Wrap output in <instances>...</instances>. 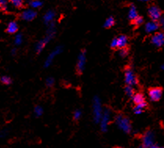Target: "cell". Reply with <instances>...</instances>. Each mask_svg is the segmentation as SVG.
<instances>
[{
    "mask_svg": "<svg viewBox=\"0 0 164 148\" xmlns=\"http://www.w3.org/2000/svg\"><path fill=\"white\" fill-rule=\"evenodd\" d=\"M117 39V47L118 49H120L122 48H124L126 46H127V41L128 38L126 35H124V34H121L119 35Z\"/></svg>",
    "mask_w": 164,
    "mask_h": 148,
    "instance_id": "obj_13",
    "label": "cell"
},
{
    "mask_svg": "<svg viewBox=\"0 0 164 148\" xmlns=\"http://www.w3.org/2000/svg\"><path fill=\"white\" fill-rule=\"evenodd\" d=\"M162 87L160 86H155V87H150L148 90L149 97L151 98V100L152 101H159L162 97L163 95Z\"/></svg>",
    "mask_w": 164,
    "mask_h": 148,
    "instance_id": "obj_6",
    "label": "cell"
},
{
    "mask_svg": "<svg viewBox=\"0 0 164 148\" xmlns=\"http://www.w3.org/2000/svg\"><path fill=\"white\" fill-rule=\"evenodd\" d=\"M116 123L121 129H123L125 133H129L131 130V122L127 117L123 114H119L116 117Z\"/></svg>",
    "mask_w": 164,
    "mask_h": 148,
    "instance_id": "obj_3",
    "label": "cell"
},
{
    "mask_svg": "<svg viewBox=\"0 0 164 148\" xmlns=\"http://www.w3.org/2000/svg\"><path fill=\"white\" fill-rule=\"evenodd\" d=\"M10 2L13 7L17 9H21L24 6V0H10Z\"/></svg>",
    "mask_w": 164,
    "mask_h": 148,
    "instance_id": "obj_21",
    "label": "cell"
},
{
    "mask_svg": "<svg viewBox=\"0 0 164 148\" xmlns=\"http://www.w3.org/2000/svg\"><path fill=\"white\" fill-rule=\"evenodd\" d=\"M10 53L12 56H16V54H17V49H16V48H13V49H11Z\"/></svg>",
    "mask_w": 164,
    "mask_h": 148,
    "instance_id": "obj_34",
    "label": "cell"
},
{
    "mask_svg": "<svg viewBox=\"0 0 164 148\" xmlns=\"http://www.w3.org/2000/svg\"><path fill=\"white\" fill-rule=\"evenodd\" d=\"M86 50L82 49L80 52L79 57H78V62L76 65V72L79 75H82L83 71H84L85 65H86Z\"/></svg>",
    "mask_w": 164,
    "mask_h": 148,
    "instance_id": "obj_5",
    "label": "cell"
},
{
    "mask_svg": "<svg viewBox=\"0 0 164 148\" xmlns=\"http://www.w3.org/2000/svg\"><path fill=\"white\" fill-rule=\"evenodd\" d=\"M34 114L36 117H40L43 114V107H40V106H36L34 109Z\"/></svg>",
    "mask_w": 164,
    "mask_h": 148,
    "instance_id": "obj_26",
    "label": "cell"
},
{
    "mask_svg": "<svg viewBox=\"0 0 164 148\" xmlns=\"http://www.w3.org/2000/svg\"><path fill=\"white\" fill-rule=\"evenodd\" d=\"M125 92L126 94L129 96L130 97H133L134 95V88L132 87V86H129V85H126L125 86Z\"/></svg>",
    "mask_w": 164,
    "mask_h": 148,
    "instance_id": "obj_23",
    "label": "cell"
},
{
    "mask_svg": "<svg viewBox=\"0 0 164 148\" xmlns=\"http://www.w3.org/2000/svg\"><path fill=\"white\" fill-rule=\"evenodd\" d=\"M129 48L128 46H126L124 48L119 49V55L121 57H126L129 55Z\"/></svg>",
    "mask_w": 164,
    "mask_h": 148,
    "instance_id": "obj_24",
    "label": "cell"
},
{
    "mask_svg": "<svg viewBox=\"0 0 164 148\" xmlns=\"http://www.w3.org/2000/svg\"><path fill=\"white\" fill-rule=\"evenodd\" d=\"M125 82L126 85L132 86L139 83L138 76L135 75L132 67L129 65L125 67Z\"/></svg>",
    "mask_w": 164,
    "mask_h": 148,
    "instance_id": "obj_2",
    "label": "cell"
},
{
    "mask_svg": "<svg viewBox=\"0 0 164 148\" xmlns=\"http://www.w3.org/2000/svg\"><path fill=\"white\" fill-rule=\"evenodd\" d=\"M160 24H159V21H151L150 22H148L146 24H145V32L147 33H151L155 31L158 30L160 28Z\"/></svg>",
    "mask_w": 164,
    "mask_h": 148,
    "instance_id": "obj_12",
    "label": "cell"
},
{
    "mask_svg": "<svg viewBox=\"0 0 164 148\" xmlns=\"http://www.w3.org/2000/svg\"><path fill=\"white\" fill-rule=\"evenodd\" d=\"M55 34H56V28H55V26H54V23H52V24H50V27L48 28L47 33H46V35L45 38H43V39H41V40L35 45V50L37 54L40 53L43 51V49L46 46V45L50 42V40L54 38Z\"/></svg>",
    "mask_w": 164,
    "mask_h": 148,
    "instance_id": "obj_1",
    "label": "cell"
},
{
    "mask_svg": "<svg viewBox=\"0 0 164 148\" xmlns=\"http://www.w3.org/2000/svg\"><path fill=\"white\" fill-rule=\"evenodd\" d=\"M111 48H112V49H118V47H117V39H114L112 41V42H111Z\"/></svg>",
    "mask_w": 164,
    "mask_h": 148,
    "instance_id": "obj_32",
    "label": "cell"
},
{
    "mask_svg": "<svg viewBox=\"0 0 164 148\" xmlns=\"http://www.w3.org/2000/svg\"><path fill=\"white\" fill-rule=\"evenodd\" d=\"M81 115H82V112L80 110H76V111L74 112V115L73 118L75 121L79 120V118H81Z\"/></svg>",
    "mask_w": 164,
    "mask_h": 148,
    "instance_id": "obj_29",
    "label": "cell"
},
{
    "mask_svg": "<svg viewBox=\"0 0 164 148\" xmlns=\"http://www.w3.org/2000/svg\"><path fill=\"white\" fill-rule=\"evenodd\" d=\"M54 17H55V13H54V11H48L47 13H46L45 15H44V17H43V19H44V21H45L46 24L50 25V24H52L53 21H54Z\"/></svg>",
    "mask_w": 164,
    "mask_h": 148,
    "instance_id": "obj_15",
    "label": "cell"
},
{
    "mask_svg": "<svg viewBox=\"0 0 164 148\" xmlns=\"http://www.w3.org/2000/svg\"><path fill=\"white\" fill-rule=\"evenodd\" d=\"M7 0H0V10L2 11L7 10Z\"/></svg>",
    "mask_w": 164,
    "mask_h": 148,
    "instance_id": "obj_28",
    "label": "cell"
},
{
    "mask_svg": "<svg viewBox=\"0 0 164 148\" xmlns=\"http://www.w3.org/2000/svg\"><path fill=\"white\" fill-rule=\"evenodd\" d=\"M150 148H164V147H162L158 146V145H156V144H153V145H152V146H151Z\"/></svg>",
    "mask_w": 164,
    "mask_h": 148,
    "instance_id": "obj_36",
    "label": "cell"
},
{
    "mask_svg": "<svg viewBox=\"0 0 164 148\" xmlns=\"http://www.w3.org/2000/svg\"><path fill=\"white\" fill-rule=\"evenodd\" d=\"M148 14H149V17L151 19V21H159V20L163 16V11L157 6L151 5L148 8Z\"/></svg>",
    "mask_w": 164,
    "mask_h": 148,
    "instance_id": "obj_4",
    "label": "cell"
},
{
    "mask_svg": "<svg viewBox=\"0 0 164 148\" xmlns=\"http://www.w3.org/2000/svg\"><path fill=\"white\" fill-rule=\"evenodd\" d=\"M159 24H160V27L162 28L163 30H164V15L161 17L160 20H159Z\"/></svg>",
    "mask_w": 164,
    "mask_h": 148,
    "instance_id": "obj_33",
    "label": "cell"
},
{
    "mask_svg": "<svg viewBox=\"0 0 164 148\" xmlns=\"http://www.w3.org/2000/svg\"><path fill=\"white\" fill-rule=\"evenodd\" d=\"M115 19L113 18V17H108V19L105 21V22H104V28H112V26L115 25Z\"/></svg>",
    "mask_w": 164,
    "mask_h": 148,
    "instance_id": "obj_20",
    "label": "cell"
},
{
    "mask_svg": "<svg viewBox=\"0 0 164 148\" xmlns=\"http://www.w3.org/2000/svg\"><path fill=\"white\" fill-rule=\"evenodd\" d=\"M138 16L139 15H138L136 7H135L134 4H131L130 5V7H129V13H128V17H129V20L130 21H134L135 18H137Z\"/></svg>",
    "mask_w": 164,
    "mask_h": 148,
    "instance_id": "obj_16",
    "label": "cell"
},
{
    "mask_svg": "<svg viewBox=\"0 0 164 148\" xmlns=\"http://www.w3.org/2000/svg\"><path fill=\"white\" fill-rule=\"evenodd\" d=\"M148 106H149L148 103H147L146 101H145V102H143V103H140V104H138V105H136V107H138V108H140V109H141L144 111L145 108H147V107H148Z\"/></svg>",
    "mask_w": 164,
    "mask_h": 148,
    "instance_id": "obj_31",
    "label": "cell"
},
{
    "mask_svg": "<svg viewBox=\"0 0 164 148\" xmlns=\"http://www.w3.org/2000/svg\"><path fill=\"white\" fill-rule=\"evenodd\" d=\"M54 79L53 78L49 77L46 78V85L48 86V87H52V86H54Z\"/></svg>",
    "mask_w": 164,
    "mask_h": 148,
    "instance_id": "obj_30",
    "label": "cell"
},
{
    "mask_svg": "<svg viewBox=\"0 0 164 148\" xmlns=\"http://www.w3.org/2000/svg\"><path fill=\"white\" fill-rule=\"evenodd\" d=\"M37 16V13L35 10H32V9H28V10H24L23 13H21V18L24 21H31L34 20Z\"/></svg>",
    "mask_w": 164,
    "mask_h": 148,
    "instance_id": "obj_11",
    "label": "cell"
},
{
    "mask_svg": "<svg viewBox=\"0 0 164 148\" xmlns=\"http://www.w3.org/2000/svg\"><path fill=\"white\" fill-rule=\"evenodd\" d=\"M93 114H94V120L99 122L100 118H101V102L98 97H95L93 100Z\"/></svg>",
    "mask_w": 164,
    "mask_h": 148,
    "instance_id": "obj_10",
    "label": "cell"
},
{
    "mask_svg": "<svg viewBox=\"0 0 164 148\" xmlns=\"http://www.w3.org/2000/svg\"><path fill=\"white\" fill-rule=\"evenodd\" d=\"M151 42L158 48H160L164 44V33L158 32L151 36Z\"/></svg>",
    "mask_w": 164,
    "mask_h": 148,
    "instance_id": "obj_9",
    "label": "cell"
},
{
    "mask_svg": "<svg viewBox=\"0 0 164 148\" xmlns=\"http://www.w3.org/2000/svg\"><path fill=\"white\" fill-rule=\"evenodd\" d=\"M142 143L143 147L145 148L151 147L153 145V140H154V136L153 133L151 130H146L145 133H144V135L142 136Z\"/></svg>",
    "mask_w": 164,
    "mask_h": 148,
    "instance_id": "obj_7",
    "label": "cell"
},
{
    "mask_svg": "<svg viewBox=\"0 0 164 148\" xmlns=\"http://www.w3.org/2000/svg\"><path fill=\"white\" fill-rule=\"evenodd\" d=\"M133 100H134V103L138 105V104H140V103H143L145 101V96L141 92H138L136 94L134 95L133 97Z\"/></svg>",
    "mask_w": 164,
    "mask_h": 148,
    "instance_id": "obj_18",
    "label": "cell"
},
{
    "mask_svg": "<svg viewBox=\"0 0 164 148\" xmlns=\"http://www.w3.org/2000/svg\"><path fill=\"white\" fill-rule=\"evenodd\" d=\"M6 135H7V132L5 131V130L0 132V138L5 137V136H6Z\"/></svg>",
    "mask_w": 164,
    "mask_h": 148,
    "instance_id": "obj_35",
    "label": "cell"
},
{
    "mask_svg": "<svg viewBox=\"0 0 164 148\" xmlns=\"http://www.w3.org/2000/svg\"><path fill=\"white\" fill-rule=\"evenodd\" d=\"M18 24L16 21H11L7 25V32L8 34H15V33L17 32V31H18Z\"/></svg>",
    "mask_w": 164,
    "mask_h": 148,
    "instance_id": "obj_14",
    "label": "cell"
},
{
    "mask_svg": "<svg viewBox=\"0 0 164 148\" xmlns=\"http://www.w3.org/2000/svg\"><path fill=\"white\" fill-rule=\"evenodd\" d=\"M110 118V113L108 111H105V112L104 113L103 118H102L101 121V129L103 131H105L107 129V126H108V122Z\"/></svg>",
    "mask_w": 164,
    "mask_h": 148,
    "instance_id": "obj_17",
    "label": "cell"
},
{
    "mask_svg": "<svg viewBox=\"0 0 164 148\" xmlns=\"http://www.w3.org/2000/svg\"><path fill=\"white\" fill-rule=\"evenodd\" d=\"M23 42V36L21 34H18L16 35L15 39H14V44L16 45H20Z\"/></svg>",
    "mask_w": 164,
    "mask_h": 148,
    "instance_id": "obj_27",
    "label": "cell"
},
{
    "mask_svg": "<svg viewBox=\"0 0 164 148\" xmlns=\"http://www.w3.org/2000/svg\"><path fill=\"white\" fill-rule=\"evenodd\" d=\"M29 6L32 8H39L43 6V2L41 0H32L29 2Z\"/></svg>",
    "mask_w": 164,
    "mask_h": 148,
    "instance_id": "obj_22",
    "label": "cell"
},
{
    "mask_svg": "<svg viewBox=\"0 0 164 148\" xmlns=\"http://www.w3.org/2000/svg\"><path fill=\"white\" fill-rule=\"evenodd\" d=\"M131 23L135 26H140V24H142L144 23V18L141 16H138L134 21H132Z\"/></svg>",
    "mask_w": 164,
    "mask_h": 148,
    "instance_id": "obj_25",
    "label": "cell"
},
{
    "mask_svg": "<svg viewBox=\"0 0 164 148\" xmlns=\"http://www.w3.org/2000/svg\"><path fill=\"white\" fill-rule=\"evenodd\" d=\"M113 148H122V147H115Z\"/></svg>",
    "mask_w": 164,
    "mask_h": 148,
    "instance_id": "obj_38",
    "label": "cell"
},
{
    "mask_svg": "<svg viewBox=\"0 0 164 148\" xmlns=\"http://www.w3.org/2000/svg\"><path fill=\"white\" fill-rule=\"evenodd\" d=\"M0 40H1V39H0Z\"/></svg>",
    "mask_w": 164,
    "mask_h": 148,
    "instance_id": "obj_40",
    "label": "cell"
},
{
    "mask_svg": "<svg viewBox=\"0 0 164 148\" xmlns=\"http://www.w3.org/2000/svg\"><path fill=\"white\" fill-rule=\"evenodd\" d=\"M62 51H63V47L62 46H60H60H57V47L55 48L54 50H53V52H52L48 56V57L46 58V60L45 61V64H44V67H50V65L52 64L53 61H54V58L56 57L57 55H59V54H60Z\"/></svg>",
    "mask_w": 164,
    "mask_h": 148,
    "instance_id": "obj_8",
    "label": "cell"
},
{
    "mask_svg": "<svg viewBox=\"0 0 164 148\" xmlns=\"http://www.w3.org/2000/svg\"><path fill=\"white\" fill-rule=\"evenodd\" d=\"M140 148H145V147H140Z\"/></svg>",
    "mask_w": 164,
    "mask_h": 148,
    "instance_id": "obj_39",
    "label": "cell"
},
{
    "mask_svg": "<svg viewBox=\"0 0 164 148\" xmlns=\"http://www.w3.org/2000/svg\"><path fill=\"white\" fill-rule=\"evenodd\" d=\"M0 82L5 86H10L13 82V80L10 77H9L7 75H3V76L0 78Z\"/></svg>",
    "mask_w": 164,
    "mask_h": 148,
    "instance_id": "obj_19",
    "label": "cell"
},
{
    "mask_svg": "<svg viewBox=\"0 0 164 148\" xmlns=\"http://www.w3.org/2000/svg\"><path fill=\"white\" fill-rule=\"evenodd\" d=\"M138 1H140V2H149V1H151V0H138Z\"/></svg>",
    "mask_w": 164,
    "mask_h": 148,
    "instance_id": "obj_37",
    "label": "cell"
}]
</instances>
